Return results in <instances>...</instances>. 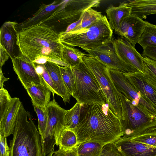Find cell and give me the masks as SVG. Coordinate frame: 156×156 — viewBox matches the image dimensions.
I'll return each instance as SVG.
<instances>
[{
    "mask_svg": "<svg viewBox=\"0 0 156 156\" xmlns=\"http://www.w3.org/2000/svg\"><path fill=\"white\" fill-rule=\"evenodd\" d=\"M71 68L75 83L73 97L77 102L81 105L93 102L106 104L105 96L98 82L83 61Z\"/></svg>",
    "mask_w": 156,
    "mask_h": 156,
    "instance_id": "6",
    "label": "cell"
},
{
    "mask_svg": "<svg viewBox=\"0 0 156 156\" xmlns=\"http://www.w3.org/2000/svg\"><path fill=\"white\" fill-rule=\"evenodd\" d=\"M131 9L124 2L116 7L110 5L106 9L107 18L112 30L115 32L120 28L122 22L131 14Z\"/></svg>",
    "mask_w": 156,
    "mask_h": 156,
    "instance_id": "20",
    "label": "cell"
},
{
    "mask_svg": "<svg viewBox=\"0 0 156 156\" xmlns=\"http://www.w3.org/2000/svg\"><path fill=\"white\" fill-rule=\"evenodd\" d=\"M83 60L94 74L105 96L106 104L113 113L121 120L122 112L120 93L116 89L109 68L95 58L85 55Z\"/></svg>",
    "mask_w": 156,
    "mask_h": 156,
    "instance_id": "7",
    "label": "cell"
},
{
    "mask_svg": "<svg viewBox=\"0 0 156 156\" xmlns=\"http://www.w3.org/2000/svg\"><path fill=\"white\" fill-rule=\"evenodd\" d=\"M30 97L33 105L46 108L50 101L51 91L43 84L32 83L25 89Z\"/></svg>",
    "mask_w": 156,
    "mask_h": 156,
    "instance_id": "21",
    "label": "cell"
},
{
    "mask_svg": "<svg viewBox=\"0 0 156 156\" xmlns=\"http://www.w3.org/2000/svg\"><path fill=\"white\" fill-rule=\"evenodd\" d=\"M35 64V63H34ZM35 64V68L36 72L39 75H41L44 72L45 67L43 64Z\"/></svg>",
    "mask_w": 156,
    "mask_h": 156,
    "instance_id": "43",
    "label": "cell"
},
{
    "mask_svg": "<svg viewBox=\"0 0 156 156\" xmlns=\"http://www.w3.org/2000/svg\"><path fill=\"white\" fill-rule=\"evenodd\" d=\"M69 156H78L75 147L69 150Z\"/></svg>",
    "mask_w": 156,
    "mask_h": 156,
    "instance_id": "44",
    "label": "cell"
},
{
    "mask_svg": "<svg viewBox=\"0 0 156 156\" xmlns=\"http://www.w3.org/2000/svg\"><path fill=\"white\" fill-rule=\"evenodd\" d=\"M142 55L156 60V47H147L143 49Z\"/></svg>",
    "mask_w": 156,
    "mask_h": 156,
    "instance_id": "38",
    "label": "cell"
},
{
    "mask_svg": "<svg viewBox=\"0 0 156 156\" xmlns=\"http://www.w3.org/2000/svg\"><path fill=\"white\" fill-rule=\"evenodd\" d=\"M48 121L44 137L41 140L43 156L54 149L62 131L66 128L65 115L67 110L62 108L54 97L46 107Z\"/></svg>",
    "mask_w": 156,
    "mask_h": 156,
    "instance_id": "9",
    "label": "cell"
},
{
    "mask_svg": "<svg viewBox=\"0 0 156 156\" xmlns=\"http://www.w3.org/2000/svg\"><path fill=\"white\" fill-rule=\"evenodd\" d=\"M147 23V21L131 14L123 20L119 30L115 33L124 37L135 47L138 43Z\"/></svg>",
    "mask_w": 156,
    "mask_h": 156,
    "instance_id": "15",
    "label": "cell"
},
{
    "mask_svg": "<svg viewBox=\"0 0 156 156\" xmlns=\"http://www.w3.org/2000/svg\"><path fill=\"white\" fill-rule=\"evenodd\" d=\"M122 112L123 139H131L156 131V116L120 93Z\"/></svg>",
    "mask_w": 156,
    "mask_h": 156,
    "instance_id": "4",
    "label": "cell"
},
{
    "mask_svg": "<svg viewBox=\"0 0 156 156\" xmlns=\"http://www.w3.org/2000/svg\"><path fill=\"white\" fill-rule=\"evenodd\" d=\"M138 43L143 49L149 46L156 47V25L147 22Z\"/></svg>",
    "mask_w": 156,
    "mask_h": 156,
    "instance_id": "28",
    "label": "cell"
},
{
    "mask_svg": "<svg viewBox=\"0 0 156 156\" xmlns=\"http://www.w3.org/2000/svg\"><path fill=\"white\" fill-rule=\"evenodd\" d=\"M32 118L22 103L10 141V156H43L41 136Z\"/></svg>",
    "mask_w": 156,
    "mask_h": 156,
    "instance_id": "3",
    "label": "cell"
},
{
    "mask_svg": "<svg viewBox=\"0 0 156 156\" xmlns=\"http://www.w3.org/2000/svg\"><path fill=\"white\" fill-rule=\"evenodd\" d=\"M113 40L112 38L109 42L97 49L85 51L89 55L99 60L109 69L116 70L124 74L139 72L126 63L119 56L115 49Z\"/></svg>",
    "mask_w": 156,
    "mask_h": 156,
    "instance_id": "10",
    "label": "cell"
},
{
    "mask_svg": "<svg viewBox=\"0 0 156 156\" xmlns=\"http://www.w3.org/2000/svg\"><path fill=\"white\" fill-rule=\"evenodd\" d=\"M112 34L113 30L105 15L94 25L81 31L59 33L61 43L85 50L95 49L109 42L112 38Z\"/></svg>",
    "mask_w": 156,
    "mask_h": 156,
    "instance_id": "5",
    "label": "cell"
},
{
    "mask_svg": "<svg viewBox=\"0 0 156 156\" xmlns=\"http://www.w3.org/2000/svg\"><path fill=\"white\" fill-rule=\"evenodd\" d=\"M0 156H10V150L6 137L0 135Z\"/></svg>",
    "mask_w": 156,
    "mask_h": 156,
    "instance_id": "37",
    "label": "cell"
},
{
    "mask_svg": "<svg viewBox=\"0 0 156 156\" xmlns=\"http://www.w3.org/2000/svg\"><path fill=\"white\" fill-rule=\"evenodd\" d=\"M16 44L20 53L33 62L40 57L63 67L69 66L62 58L63 44L59 33L53 28L40 22L18 32Z\"/></svg>",
    "mask_w": 156,
    "mask_h": 156,
    "instance_id": "2",
    "label": "cell"
},
{
    "mask_svg": "<svg viewBox=\"0 0 156 156\" xmlns=\"http://www.w3.org/2000/svg\"><path fill=\"white\" fill-rule=\"evenodd\" d=\"M78 144V140L76 133L70 129L65 128L61 133L58 138L57 146L65 150L70 149Z\"/></svg>",
    "mask_w": 156,
    "mask_h": 156,
    "instance_id": "27",
    "label": "cell"
},
{
    "mask_svg": "<svg viewBox=\"0 0 156 156\" xmlns=\"http://www.w3.org/2000/svg\"><path fill=\"white\" fill-rule=\"evenodd\" d=\"M102 16L101 12L94 10L92 8L88 9L83 14L80 24L69 32H79L90 27L99 20Z\"/></svg>",
    "mask_w": 156,
    "mask_h": 156,
    "instance_id": "26",
    "label": "cell"
},
{
    "mask_svg": "<svg viewBox=\"0 0 156 156\" xmlns=\"http://www.w3.org/2000/svg\"><path fill=\"white\" fill-rule=\"evenodd\" d=\"M114 142L124 156H156V147L145 144L121 137Z\"/></svg>",
    "mask_w": 156,
    "mask_h": 156,
    "instance_id": "16",
    "label": "cell"
},
{
    "mask_svg": "<svg viewBox=\"0 0 156 156\" xmlns=\"http://www.w3.org/2000/svg\"><path fill=\"white\" fill-rule=\"evenodd\" d=\"M62 0L59 3L54 1L52 3L46 5L43 4L39 9L33 16L22 23L17 24L16 27L20 29L37 24L48 17L57 8L64 2Z\"/></svg>",
    "mask_w": 156,
    "mask_h": 156,
    "instance_id": "22",
    "label": "cell"
},
{
    "mask_svg": "<svg viewBox=\"0 0 156 156\" xmlns=\"http://www.w3.org/2000/svg\"><path fill=\"white\" fill-rule=\"evenodd\" d=\"M17 24L16 22L9 21L4 23L0 29V45L6 50L11 59L17 56L16 54Z\"/></svg>",
    "mask_w": 156,
    "mask_h": 156,
    "instance_id": "17",
    "label": "cell"
},
{
    "mask_svg": "<svg viewBox=\"0 0 156 156\" xmlns=\"http://www.w3.org/2000/svg\"><path fill=\"white\" fill-rule=\"evenodd\" d=\"M131 139L156 147V131L135 136Z\"/></svg>",
    "mask_w": 156,
    "mask_h": 156,
    "instance_id": "33",
    "label": "cell"
},
{
    "mask_svg": "<svg viewBox=\"0 0 156 156\" xmlns=\"http://www.w3.org/2000/svg\"><path fill=\"white\" fill-rule=\"evenodd\" d=\"M50 75L55 88L65 103H69L71 95L64 83L60 71V66L53 62H47L43 64Z\"/></svg>",
    "mask_w": 156,
    "mask_h": 156,
    "instance_id": "19",
    "label": "cell"
},
{
    "mask_svg": "<svg viewBox=\"0 0 156 156\" xmlns=\"http://www.w3.org/2000/svg\"><path fill=\"white\" fill-rule=\"evenodd\" d=\"M9 78H7L5 77L2 73V68L0 69V89L4 88L3 84L5 82L8 81Z\"/></svg>",
    "mask_w": 156,
    "mask_h": 156,
    "instance_id": "42",
    "label": "cell"
},
{
    "mask_svg": "<svg viewBox=\"0 0 156 156\" xmlns=\"http://www.w3.org/2000/svg\"><path fill=\"white\" fill-rule=\"evenodd\" d=\"M11 60L14 71L25 89L32 83L43 84L47 86L41 76L37 73L35 64L28 58L20 53Z\"/></svg>",
    "mask_w": 156,
    "mask_h": 156,
    "instance_id": "12",
    "label": "cell"
},
{
    "mask_svg": "<svg viewBox=\"0 0 156 156\" xmlns=\"http://www.w3.org/2000/svg\"><path fill=\"white\" fill-rule=\"evenodd\" d=\"M53 156H69V150H65L59 148L54 152Z\"/></svg>",
    "mask_w": 156,
    "mask_h": 156,
    "instance_id": "41",
    "label": "cell"
},
{
    "mask_svg": "<svg viewBox=\"0 0 156 156\" xmlns=\"http://www.w3.org/2000/svg\"><path fill=\"white\" fill-rule=\"evenodd\" d=\"M81 105L77 102L70 109L67 110L65 115L66 128L74 132L80 121Z\"/></svg>",
    "mask_w": 156,
    "mask_h": 156,
    "instance_id": "29",
    "label": "cell"
},
{
    "mask_svg": "<svg viewBox=\"0 0 156 156\" xmlns=\"http://www.w3.org/2000/svg\"><path fill=\"white\" fill-rule=\"evenodd\" d=\"M100 3L99 0H64L60 6L41 22L55 30L60 26L67 25L68 27L79 20L86 10L92 7L99 6Z\"/></svg>",
    "mask_w": 156,
    "mask_h": 156,
    "instance_id": "8",
    "label": "cell"
},
{
    "mask_svg": "<svg viewBox=\"0 0 156 156\" xmlns=\"http://www.w3.org/2000/svg\"><path fill=\"white\" fill-rule=\"evenodd\" d=\"M0 45V68H2L9 56L6 50L1 45Z\"/></svg>",
    "mask_w": 156,
    "mask_h": 156,
    "instance_id": "39",
    "label": "cell"
},
{
    "mask_svg": "<svg viewBox=\"0 0 156 156\" xmlns=\"http://www.w3.org/2000/svg\"><path fill=\"white\" fill-rule=\"evenodd\" d=\"M12 98L7 90L0 89V121L5 116Z\"/></svg>",
    "mask_w": 156,
    "mask_h": 156,
    "instance_id": "32",
    "label": "cell"
},
{
    "mask_svg": "<svg viewBox=\"0 0 156 156\" xmlns=\"http://www.w3.org/2000/svg\"><path fill=\"white\" fill-rule=\"evenodd\" d=\"M61 75L65 85L71 96L75 90V78L71 67L60 66Z\"/></svg>",
    "mask_w": 156,
    "mask_h": 156,
    "instance_id": "30",
    "label": "cell"
},
{
    "mask_svg": "<svg viewBox=\"0 0 156 156\" xmlns=\"http://www.w3.org/2000/svg\"><path fill=\"white\" fill-rule=\"evenodd\" d=\"M54 149H53L52 151L47 156H52L54 153Z\"/></svg>",
    "mask_w": 156,
    "mask_h": 156,
    "instance_id": "45",
    "label": "cell"
},
{
    "mask_svg": "<svg viewBox=\"0 0 156 156\" xmlns=\"http://www.w3.org/2000/svg\"><path fill=\"white\" fill-rule=\"evenodd\" d=\"M115 51L120 58L140 72L148 74L144 64L142 56L126 39L121 37L113 40Z\"/></svg>",
    "mask_w": 156,
    "mask_h": 156,
    "instance_id": "14",
    "label": "cell"
},
{
    "mask_svg": "<svg viewBox=\"0 0 156 156\" xmlns=\"http://www.w3.org/2000/svg\"><path fill=\"white\" fill-rule=\"evenodd\" d=\"M105 144L94 141H86L77 144L75 147L78 156H99Z\"/></svg>",
    "mask_w": 156,
    "mask_h": 156,
    "instance_id": "25",
    "label": "cell"
},
{
    "mask_svg": "<svg viewBox=\"0 0 156 156\" xmlns=\"http://www.w3.org/2000/svg\"><path fill=\"white\" fill-rule=\"evenodd\" d=\"M82 15L79 20L69 25L66 27V30L63 32L65 33H67L72 31L80 24L82 19Z\"/></svg>",
    "mask_w": 156,
    "mask_h": 156,
    "instance_id": "40",
    "label": "cell"
},
{
    "mask_svg": "<svg viewBox=\"0 0 156 156\" xmlns=\"http://www.w3.org/2000/svg\"><path fill=\"white\" fill-rule=\"evenodd\" d=\"M85 54L74 47L63 44L62 58L69 66H75L83 61V58Z\"/></svg>",
    "mask_w": 156,
    "mask_h": 156,
    "instance_id": "24",
    "label": "cell"
},
{
    "mask_svg": "<svg viewBox=\"0 0 156 156\" xmlns=\"http://www.w3.org/2000/svg\"><path fill=\"white\" fill-rule=\"evenodd\" d=\"M38 119V129L41 137H44L48 121V114L46 108L33 105Z\"/></svg>",
    "mask_w": 156,
    "mask_h": 156,
    "instance_id": "31",
    "label": "cell"
},
{
    "mask_svg": "<svg viewBox=\"0 0 156 156\" xmlns=\"http://www.w3.org/2000/svg\"><path fill=\"white\" fill-rule=\"evenodd\" d=\"M127 3L131 9V14L142 19L149 15L156 14V0H135Z\"/></svg>",
    "mask_w": 156,
    "mask_h": 156,
    "instance_id": "23",
    "label": "cell"
},
{
    "mask_svg": "<svg viewBox=\"0 0 156 156\" xmlns=\"http://www.w3.org/2000/svg\"><path fill=\"white\" fill-rule=\"evenodd\" d=\"M42 78L45 81L47 87L54 95L55 94L59 96L53 81L48 72L45 68L43 73L41 75Z\"/></svg>",
    "mask_w": 156,
    "mask_h": 156,
    "instance_id": "36",
    "label": "cell"
},
{
    "mask_svg": "<svg viewBox=\"0 0 156 156\" xmlns=\"http://www.w3.org/2000/svg\"><path fill=\"white\" fill-rule=\"evenodd\" d=\"M144 66L148 74L156 80V60L142 55Z\"/></svg>",
    "mask_w": 156,
    "mask_h": 156,
    "instance_id": "35",
    "label": "cell"
},
{
    "mask_svg": "<svg viewBox=\"0 0 156 156\" xmlns=\"http://www.w3.org/2000/svg\"><path fill=\"white\" fill-rule=\"evenodd\" d=\"M134 88L156 109V80L139 72L124 74Z\"/></svg>",
    "mask_w": 156,
    "mask_h": 156,
    "instance_id": "13",
    "label": "cell"
},
{
    "mask_svg": "<svg viewBox=\"0 0 156 156\" xmlns=\"http://www.w3.org/2000/svg\"><path fill=\"white\" fill-rule=\"evenodd\" d=\"M22 104L19 98H12L5 116L0 121V135L6 137L13 134Z\"/></svg>",
    "mask_w": 156,
    "mask_h": 156,
    "instance_id": "18",
    "label": "cell"
},
{
    "mask_svg": "<svg viewBox=\"0 0 156 156\" xmlns=\"http://www.w3.org/2000/svg\"><path fill=\"white\" fill-rule=\"evenodd\" d=\"M99 156H124L114 142L105 144Z\"/></svg>",
    "mask_w": 156,
    "mask_h": 156,
    "instance_id": "34",
    "label": "cell"
},
{
    "mask_svg": "<svg viewBox=\"0 0 156 156\" xmlns=\"http://www.w3.org/2000/svg\"><path fill=\"white\" fill-rule=\"evenodd\" d=\"M109 70L115 85L120 93L156 116V109L134 88L124 73L112 69H109Z\"/></svg>",
    "mask_w": 156,
    "mask_h": 156,
    "instance_id": "11",
    "label": "cell"
},
{
    "mask_svg": "<svg viewBox=\"0 0 156 156\" xmlns=\"http://www.w3.org/2000/svg\"><path fill=\"white\" fill-rule=\"evenodd\" d=\"M81 105L79 122L74 131L77 144L89 141L106 144L123 136L121 120L108 104L93 102Z\"/></svg>",
    "mask_w": 156,
    "mask_h": 156,
    "instance_id": "1",
    "label": "cell"
}]
</instances>
